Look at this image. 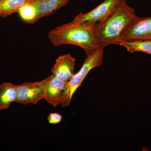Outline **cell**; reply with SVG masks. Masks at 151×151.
Listing matches in <instances>:
<instances>
[{
    "instance_id": "cell-1",
    "label": "cell",
    "mask_w": 151,
    "mask_h": 151,
    "mask_svg": "<svg viewBox=\"0 0 151 151\" xmlns=\"http://www.w3.org/2000/svg\"><path fill=\"white\" fill-rule=\"evenodd\" d=\"M48 37L54 46L76 45L82 48L86 55L100 47L94 27L72 22L50 31Z\"/></svg>"
},
{
    "instance_id": "cell-2",
    "label": "cell",
    "mask_w": 151,
    "mask_h": 151,
    "mask_svg": "<svg viewBox=\"0 0 151 151\" xmlns=\"http://www.w3.org/2000/svg\"><path fill=\"white\" fill-rule=\"evenodd\" d=\"M134 9L122 0L118 7L108 18L94 27L100 47L117 45L124 30L137 17Z\"/></svg>"
},
{
    "instance_id": "cell-3",
    "label": "cell",
    "mask_w": 151,
    "mask_h": 151,
    "mask_svg": "<svg viewBox=\"0 0 151 151\" xmlns=\"http://www.w3.org/2000/svg\"><path fill=\"white\" fill-rule=\"evenodd\" d=\"M104 48L100 47L86 55L83 65L79 71L73 75L70 81L67 82L61 105L66 107L70 104L72 97L79 87L88 73L93 68L102 65L104 56Z\"/></svg>"
},
{
    "instance_id": "cell-4",
    "label": "cell",
    "mask_w": 151,
    "mask_h": 151,
    "mask_svg": "<svg viewBox=\"0 0 151 151\" xmlns=\"http://www.w3.org/2000/svg\"><path fill=\"white\" fill-rule=\"evenodd\" d=\"M121 1L122 0H105L89 12L78 14L72 22L94 27L97 24L104 22L113 13Z\"/></svg>"
},
{
    "instance_id": "cell-5",
    "label": "cell",
    "mask_w": 151,
    "mask_h": 151,
    "mask_svg": "<svg viewBox=\"0 0 151 151\" xmlns=\"http://www.w3.org/2000/svg\"><path fill=\"white\" fill-rule=\"evenodd\" d=\"M151 40V17H137L128 25L121 35V40Z\"/></svg>"
},
{
    "instance_id": "cell-6",
    "label": "cell",
    "mask_w": 151,
    "mask_h": 151,
    "mask_svg": "<svg viewBox=\"0 0 151 151\" xmlns=\"http://www.w3.org/2000/svg\"><path fill=\"white\" fill-rule=\"evenodd\" d=\"M17 98L16 102L23 105L36 104L45 99L44 86L43 81L25 82L17 85Z\"/></svg>"
},
{
    "instance_id": "cell-7",
    "label": "cell",
    "mask_w": 151,
    "mask_h": 151,
    "mask_svg": "<svg viewBox=\"0 0 151 151\" xmlns=\"http://www.w3.org/2000/svg\"><path fill=\"white\" fill-rule=\"evenodd\" d=\"M42 81L45 94V100L53 107L60 105L67 82L62 81L52 74Z\"/></svg>"
},
{
    "instance_id": "cell-8",
    "label": "cell",
    "mask_w": 151,
    "mask_h": 151,
    "mask_svg": "<svg viewBox=\"0 0 151 151\" xmlns=\"http://www.w3.org/2000/svg\"><path fill=\"white\" fill-rule=\"evenodd\" d=\"M76 59L70 54L60 56L55 60L54 66L52 68V75L68 82L74 75V65Z\"/></svg>"
},
{
    "instance_id": "cell-9",
    "label": "cell",
    "mask_w": 151,
    "mask_h": 151,
    "mask_svg": "<svg viewBox=\"0 0 151 151\" xmlns=\"http://www.w3.org/2000/svg\"><path fill=\"white\" fill-rule=\"evenodd\" d=\"M70 0H31L37 9L40 19L52 14L66 6Z\"/></svg>"
},
{
    "instance_id": "cell-10",
    "label": "cell",
    "mask_w": 151,
    "mask_h": 151,
    "mask_svg": "<svg viewBox=\"0 0 151 151\" xmlns=\"http://www.w3.org/2000/svg\"><path fill=\"white\" fill-rule=\"evenodd\" d=\"M17 85L6 82L0 85V110H5L16 101Z\"/></svg>"
},
{
    "instance_id": "cell-11",
    "label": "cell",
    "mask_w": 151,
    "mask_h": 151,
    "mask_svg": "<svg viewBox=\"0 0 151 151\" xmlns=\"http://www.w3.org/2000/svg\"><path fill=\"white\" fill-rule=\"evenodd\" d=\"M118 45L124 47L131 53L139 52L151 55V40H121Z\"/></svg>"
},
{
    "instance_id": "cell-12",
    "label": "cell",
    "mask_w": 151,
    "mask_h": 151,
    "mask_svg": "<svg viewBox=\"0 0 151 151\" xmlns=\"http://www.w3.org/2000/svg\"><path fill=\"white\" fill-rule=\"evenodd\" d=\"M31 0H3L0 2V17L6 18L18 12L20 8Z\"/></svg>"
},
{
    "instance_id": "cell-13",
    "label": "cell",
    "mask_w": 151,
    "mask_h": 151,
    "mask_svg": "<svg viewBox=\"0 0 151 151\" xmlns=\"http://www.w3.org/2000/svg\"><path fill=\"white\" fill-rule=\"evenodd\" d=\"M17 13L21 18L27 23L33 24L40 19L37 9L30 1L22 6Z\"/></svg>"
},
{
    "instance_id": "cell-14",
    "label": "cell",
    "mask_w": 151,
    "mask_h": 151,
    "mask_svg": "<svg viewBox=\"0 0 151 151\" xmlns=\"http://www.w3.org/2000/svg\"><path fill=\"white\" fill-rule=\"evenodd\" d=\"M47 120L49 124H59L61 122L62 120V117L59 113H51L47 117Z\"/></svg>"
},
{
    "instance_id": "cell-15",
    "label": "cell",
    "mask_w": 151,
    "mask_h": 151,
    "mask_svg": "<svg viewBox=\"0 0 151 151\" xmlns=\"http://www.w3.org/2000/svg\"><path fill=\"white\" fill-rule=\"evenodd\" d=\"M3 0H0V2H1Z\"/></svg>"
}]
</instances>
